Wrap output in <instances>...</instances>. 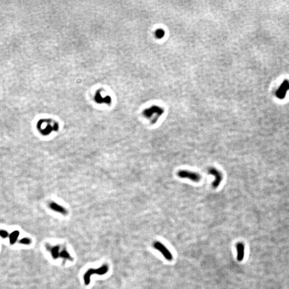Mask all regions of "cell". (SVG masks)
Here are the masks:
<instances>
[{"label": "cell", "instance_id": "1", "mask_svg": "<svg viewBox=\"0 0 289 289\" xmlns=\"http://www.w3.org/2000/svg\"><path fill=\"white\" fill-rule=\"evenodd\" d=\"M178 176L183 179H190L191 181L198 183L201 181V176L198 173L188 170H181L177 173Z\"/></svg>", "mask_w": 289, "mask_h": 289}, {"label": "cell", "instance_id": "2", "mask_svg": "<svg viewBox=\"0 0 289 289\" xmlns=\"http://www.w3.org/2000/svg\"><path fill=\"white\" fill-rule=\"evenodd\" d=\"M208 173L214 177V181L212 183L213 188H217L220 186L223 179L222 173L217 169L214 167L209 168Z\"/></svg>", "mask_w": 289, "mask_h": 289}, {"label": "cell", "instance_id": "3", "mask_svg": "<svg viewBox=\"0 0 289 289\" xmlns=\"http://www.w3.org/2000/svg\"><path fill=\"white\" fill-rule=\"evenodd\" d=\"M153 246L155 249L159 251L163 255L166 260L168 261H171L173 260V256L172 254L168 249L166 246H164L162 243L159 242H155L153 244Z\"/></svg>", "mask_w": 289, "mask_h": 289}, {"label": "cell", "instance_id": "4", "mask_svg": "<svg viewBox=\"0 0 289 289\" xmlns=\"http://www.w3.org/2000/svg\"><path fill=\"white\" fill-rule=\"evenodd\" d=\"M108 270V267L107 266L104 265L103 267H101L100 268L96 270L94 269H90V270L88 271V272L85 274V276H84V280L85 282L86 285L89 284L90 283V276L93 273L98 274L99 275H103L104 274L106 273Z\"/></svg>", "mask_w": 289, "mask_h": 289}, {"label": "cell", "instance_id": "5", "mask_svg": "<svg viewBox=\"0 0 289 289\" xmlns=\"http://www.w3.org/2000/svg\"><path fill=\"white\" fill-rule=\"evenodd\" d=\"M50 209H52L53 211L61 213L63 215H67V211L63 206H62L60 205L57 204L55 202H52L50 203Z\"/></svg>", "mask_w": 289, "mask_h": 289}, {"label": "cell", "instance_id": "6", "mask_svg": "<svg viewBox=\"0 0 289 289\" xmlns=\"http://www.w3.org/2000/svg\"><path fill=\"white\" fill-rule=\"evenodd\" d=\"M236 249L237 251V260L241 261L244 256V245L242 243H239L236 245Z\"/></svg>", "mask_w": 289, "mask_h": 289}, {"label": "cell", "instance_id": "7", "mask_svg": "<svg viewBox=\"0 0 289 289\" xmlns=\"http://www.w3.org/2000/svg\"><path fill=\"white\" fill-rule=\"evenodd\" d=\"M19 235V232L18 231H15L12 232L10 235V242L11 244H14L17 239L18 236Z\"/></svg>", "mask_w": 289, "mask_h": 289}, {"label": "cell", "instance_id": "8", "mask_svg": "<svg viewBox=\"0 0 289 289\" xmlns=\"http://www.w3.org/2000/svg\"><path fill=\"white\" fill-rule=\"evenodd\" d=\"M58 251H59V247L58 246L54 247L53 248H52L51 252H52V256H53V258H55V259L57 258V256H58Z\"/></svg>", "mask_w": 289, "mask_h": 289}, {"label": "cell", "instance_id": "9", "mask_svg": "<svg viewBox=\"0 0 289 289\" xmlns=\"http://www.w3.org/2000/svg\"><path fill=\"white\" fill-rule=\"evenodd\" d=\"M20 242L22 244L29 245L31 243V240L29 238H25L20 240Z\"/></svg>", "mask_w": 289, "mask_h": 289}, {"label": "cell", "instance_id": "10", "mask_svg": "<svg viewBox=\"0 0 289 289\" xmlns=\"http://www.w3.org/2000/svg\"><path fill=\"white\" fill-rule=\"evenodd\" d=\"M61 256H62L63 258H65V259H70V256L69 254L68 253L67 251H63V252H62L61 253Z\"/></svg>", "mask_w": 289, "mask_h": 289}, {"label": "cell", "instance_id": "11", "mask_svg": "<svg viewBox=\"0 0 289 289\" xmlns=\"http://www.w3.org/2000/svg\"><path fill=\"white\" fill-rule=\"evenodd\" d=\"M8 236V232L5 230H0V236L3 238H6Z\"/></svg>", "mask_w": 289, "mask_h": 289}]
</instances>
